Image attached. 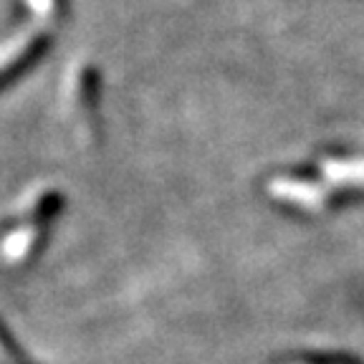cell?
Returning a JSON list of instances; mask_svg holds the SVG:
<instances>
[{"label": "cell", "mask_w": 364, "mask_h": 364, "mask_svg": "<svg viewBox=\"0 0 364 364\" xmlns=\"http://www.w3.org/2000/svg\"><path fill=\"white\" fill-rule=\"evenodd\" d=\"M271 193L276 198H289L299 205H306V208H318L321 200L326 198L324 188H316V185H309V182H299V180H273Z\"/></svg>", "instance_id": "7a4b0ae2"}, {"label": "cell", "mask_w": 364, "mask_h": 364, "mask_svg": "<svg viewBox=\"0 0 364 364\" xmlns=\"http://www.w3.org/2000/svg\"><path fill=\"white\" fill-rule=\"evenodd\" d=\"M324 175L334 185H364V159H329Z\"/></svg>", "instance_id": "3957f363"}, {"label": "cell", "mask_w": 364, "mask_h": 364, "mask_svg": "<svg viewBox=\"0 0 364 364\" xmlns=\"http://www.w3.org/2000/svg\"><path fill=\"white\" fill-rule=\"evenodd\" d=\"M38 238H41L38 220H33L31 225L16 228V230L3 240V258L11 263L26 261V258L33 253L36 245H38Z\"/></svg>", "instance_id": "6da1fadb"}]
</instances>
